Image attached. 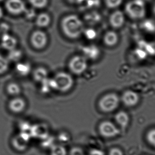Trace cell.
<instances>
[{
    "instance_id": "1",
    "label": "cell",
    "mask_w": 155,
    "mask_h": 155,
    "mask_svg": "<svg viewBox=\"0 0 155 155\" xmlns=\"http://www.w3.org/2000/svg\"><path fill=\"white\" fill-rule=\"evenodd\" d=\"M61 28L65 35L70 39L79 38L84 30L82 20L74 15L65 17L61 21Z\"/></svg>"
},
{
    "instance_id": "2",
    "label": "cell",
    "mask_w": 155,
    "mask_h": 155,
    "mask_svg": "<svg viewBox=\"0 0 155 155\" xmlns=\"http://www.w3.org/2000/svg\"><path fill=\"white\" fill-rule=\"evenodd\" d=\"M125 11L130 18L134 20L142 19L146 15V8L142 0H131L126 4Z\"/></svg>"
},
{
    "instance_id": "3",
    "label": "cell",
    "mask_w": 155,
    "mask_h": 155,
    "mask_svg": "<svg viewBox=\"0 0 155 155\" xmlns=\"http://www.w3.org/2000/svg\"><path fill=\"white\" fill-rule=\"evenodd\" d=\"M120 103V97L116 94L108 93L99 99L98 107L103 112L110 113L118 108Z\"/></svg>"
},
{
    "instance_id": "4",
    "label": "cell",
    "mask_w": 155,
    "mask_h": 155,
    "mask_svg": "<svg viewBox=\"0 0 155 155\" xmlns=\"http://www.w3.org/2000/svg\"><path fill=\"white\" fill-rule=\"evenodd\" d=\"M56 82V91L65 93L73 87V79L71 75L64 72L57 73L54 78Z\"/></svg>"
},
{
    "instance_id": "5",
    "label": "cell",
    "mask_w": 155,
    "mask_h": 155,
    "mask_svg": "<svg viewBox=\"0 0 155 155\" xmlns=\"http://www.w3.org/2000/svg\"><path fill=\"white\" fill-rule=\"evenodd\" d=\"M98 131L103 137L113 138L120 134V130L114 123L110 121H103L98 125Z\"/></svg>"
},
{
    "instance_id": "6",
    "label": "cell",
    "mask_w": 155,
    "mask_h": 155,
    "mask_svg": "<svg viewBox=\"0 0 155 155\" xmlns=\"http://www.w3.org/2000/svg\"><path fill=\"white\" fill-rule=\"evenodd\" d=\"M88 67L87 58L84 56H74L69 63V69L72 73L80 75L86 70Z\"/></svg>"
},
{
    "instance_id": "7",
    "label": "cell",
    "mask_w": 155,
    "mask_h": 155,
    "mask_svg": "<svg viewBox=\"0 0 155 155\" xmlns=\"http://www.w3.org/2000/svg\"><path fill=\"white\" fill-rule=\"evenodd\" d=\"M30 41L34 48L41 50L45 47L48 43V37L41 30H36L32 32L30 37Z\"/></svg>"
},
{
    "instance_id": "8",
    "label": "cell",
    "mask_w": 155,
    "mask_h": 155,
    "mask_svg": "<svg viewBox=\"0 0 155 155\" xmlns=\"http://www.w3.org/2000/svg\"><path fill=\"white\" fill-rule=\"evenodd\" d=\"M5 5L7 11L14 15L24 13L26 9V5L22 0H7Z\"/></svg>"
},
{
    "instance_id": "9",
    "label": "cell",
    "mask_w": 155,
    "mask_h": 155,
    "mask_svg": "<svg viewBox=\"0 0 155 155\" xmlns=\"http://www.w3.org/2000/svg\"><path fill=\"white\" fill-rule=\"evenodd\" d=\"M123 103L129 107L136 106L140 101V96L138 93L131 90H127L124 92L121 97Z\"/></svg>"
},
{
    "instance_id": "10",
    "label": "cell",
    "mask_w": 155,
    "mask_h": 155,
    "mask_svg": "<svg viewBox=\"0 0 155 155\" xmlns=\"http://www.w3.org/2000/svg\"><path fill=\"white\" fill-rule=\"evenodd\" d=\"M125 17L122 11L117 10L114 11L109 17V23L112 28L119 29L124 25Z\"/></svg>"
},
{
    "instance_id": "11",
    "label": "cell",
    "mask_w": 155,
    "mask_h": 155,
    "mask_svg": "<svg viewBox=\"0 0 155 155\" xmlns=\"http://www.w3.org/2000/svg\"><path fill=\"white\" fill-rule=\"evenodd\" d=\"M26 106V101L20 97L14 98L9 103V109L15 113H20L23 112Z\"/></svg>"
},
{
    "instance_id": "12",
    "label": "cell",
    "mask_w": 155,
    "mask_h": 155,
    "mask_svg": "<svg viewBox=\"0 0 155 155\" xmlns=\"http://www.w3.org/2000/svg\"><path fill=\"white\" fill-rule=\"evenodd\" d=\"M115 121L119 127L122 129L125 130L129 124L130 118L127 112L120 111L115 114Z\"/></svg>"
},
{
    "instance_id": "13",
    "label": "cell",
    "mask_w": 155,
    "mask_h": 155,
    "mask_svg": "<svg viewBox=\"0 0 155 155\" xmlns=\"http://www.w3.org/2000/svg\"><path fill=\"white\" fill-rule=\"evenodd\" d=\"M1 44L3 48L8 51H10L16 48L17 40L15 37L9 35L8 33L3 34L1 39Z\"/></svg>"
},
{
    "instance_id": "14",
    "label": "cell",
    "mask_w": 155,
    "mask_h": 155,
    "mask_svg": "<svg viewBox=\"0 0 155 155\" xmlns=\"http://www.w3.org/2000/svg\"><path fill=\"white\" fill-rule=\"evenodd\" d=\"M103 41L104 44L108 47H113L118 43L119 36L114 31H108L104 36Z\"/></svg>"
},
{
    "instance_id": "15",
    "label": "cell",
    "mask_w": 155,
    "mask_h": 155,
    "mask_svg": "<svg viewBox=\"0 0 155 155\" xmlns=\"http://www.w3.org/2000/svg\"><path fill=\"white\" fill-rule=\"evenodd\" d=\"M51 21L50 15L48 13H41L36 17V25L41 28H45L49 26Z\"/></svg>"
},
{
    "instance_id": "16",
    "label": "cell",
    "mask_w": 155,
    "mask_h": 155,
    "mask_svg": "<svg viewBox=\"0 0 155 155\" xmlns=\"http://www.w3.org/2000/svg\"><path fill=\"white\" fill-rule=\"evenodd\" d=\"M33 76L36 81L41 82L48 78V72L47 70L43 67H39L35 70Z\"/></svg>"
},
{
    "instance_id": "17",
    "label": "cell",
    "mask_w": 155,
    "mask_h": 155,
    "mask_svg": "<svg viewBox=\"0 0 155 155\" xmlns=\"http://www.w3.org/2000/svg\"><path fill=\"white\" fill-rule=\"evenodd\" d=\"M98 49L94 45L87 46L82 49L84 57L90 59L96 58L98 55Z\"/></svg>"
},
{
    "instance_id": "18",
    "label": "cell",
    "mask_w": 155,
    "mask_h": 155,
    "mask_svg": "<svg viewBox=\"0 0 155 155\" xmlns=\"http://www.w3.org/2000/svg\"><path fill=\"white\" fill-rule=\"evenodd\" d=\"M41 84V89L45 93H48L52 90H56V82L55 81L54 78H46L44 80Z\"/></svg>"
},
{
    "instance_id": "19",
    "label": "cell",
    "mask_w": 155,
    "mask_h": 155,
    "mask_svg": "<svg viewBox=\"0 0 155 155\" xmlns=\"http://www.w3.org/2000/svg\"><path fill=\"white\" fill-rule=\"evenodd\" d=\"M15 69L19 75L25 77L30 73L31 67L29 63H18L16 65Z\"/></svg>"
},
{
    "instance_id": "20",
    "label": "cell",
    "mask_w": 155,
    "mask_h": 155,
    "mask_svg": "<svg viewBox=\"0 0 155 155\" xmlns=\"http://www.w3.org/2000/svg\"><path fill=\"white\" fill-rule=\"evenodd\" d=\"M9 51L8 56V60L11 61L13 62H18L21 59L23 54L21 50L17 49L15 48L13 50H10Z\"/></svg>"
},
{
    "instance_id": "21",
    "label": "cell",
    "mask_w": 155,
    "mask_h": 155,
    "mask_svg": "<svg viewBox=\"0 0 155 155\" xmlns=\"http://www.w3.org/2000/svg\"><path fill=\"white\" fill-rule=\"evenodd\" d=\"M7 91L9 95L15 96L20 93L21 88L18 84L15 82H12L8 85Z\"/></svg>"
},
{
    "instance_id": "22",
    "label": "cell",
    "mask_w": 155,
    "mask_h": 155,
    "mask_svg": "<svg viewBox=\"0 0 155 155\" xmlns=\"http://www.w3.org/2000/svg\"><path fill=\"white\" fill-rule=\"evenodd\" d=\"M51 155H67V149L62 145H54L51 149Z\"/></svg>"
},
{
    "instance_id": "23",
    "label": "cell",
    "mask_w": 155,
    "mask_h": 155,
    "mask_svg": "<svg viewBox=\"0 0 155 155\" xmlns=\"http://www.w3.org/2000/svg\"><path fill=\"white\" fill-rule=\"evenodd\" d=\"M8 59L0 54V74L5 73L9 69Z\"/></svg>"
},
{
    "instance_id": "24",
    "label": "cell",
    "mask_w": 155,
    "mask_h": 155,
    "mask_svg": "<svg viewBox=\"0 0 155 155\" xmlns=\"http://www.w3.org/2000/svg\"><path fill=\"white\" fill-rule=\"evenodd\" d=\"M29 2L35 8L43 9L48 5V0H29Z\"/></svg>"
},
{
    "instance_id": "25",
    "label": "cell",
    "mask_w": 155,
    "mask_h": 155,
    "mask_svg": "<svg viewBox=\"0 0 155 155\" xmlns=\"http://www.w3.org/2000/svg\"><path fill=\"white\" fill-rule=\"evenodd\" d=\"M106 6L109 9H116L122 3L123 0H104Z\"/></svg>"
},
{
    "instance_id": "26",
    "label": "cell",
    "mask_w": 155,
    "mask_h": 155,
    "mask_svg": "<svg viewBox=\"0 0 155 155\" xmlns=\"http://www.w3.org/2000/svg\"><path fill=\"white\" fill-rule=\"evenodd\" d=\"M146 139L151 146L155 148V128L150 130L147 133Z\"/></svg>"
},
{
    "instance_id": "27",
    "label": "cell",
    "mask_w": 155,
    "mask_h": 155,
    "mask_svg": "<svg viewBox=\"0 0 155 155\" xmlns=\"http://www.w3.org/2000/svg\"><path fill=\"white\" fill-rule=\"evenodd\" d=\"M24 13L25 14L26 17L28 19H32L36 17V12L35 11L34 9L32 8H30L29 9L26 8V10L25 11Z\"/></svg>"
},
{
    "instance_id": "28",
    "label": "cell",
    "mask_w": 155,
    "mask_h": 155,
    "mask_svg": "<svg viewBox=\"0 0 155 155\" xmlns=\"http://www.w3.org/2000/svg\"><path fill=\"white\" fill-rule=\"evenodd\" d=\"M84 32L87 38L89 39L95 38L96 32L92 29H88L87 30H84Z\"/></svg>"
},
{
    "instance_id": "29",
    "label": "cell",
    "mask_w": 155,
    "mask_h": 155,
    "mask_svg": "<svg viewBox=\"0 0 155 155\" xmlns=\"http://www.w3.org/2000/svg\"><path fill=\"white\" fill-rule=\"evenodd\" d=\"M108 155H124V153L121 149L113 148L109 151Z\"/></svg>"
},
{
    "instance_id": "30",
    "label": "cell",
    "mask_w": 155,
    "mask_h": 155,
    "mask_svg": "<svg viewBox=\"0 0 155 155\" xmlns=\"http://www.w3.org/2000/svg\"><path fill=\"white\" fill-rule=\"evenodd\" d=\"M88 155H105V153L101 149H94L89 153Z\"/></svg>"
},
{
    "instance_id": "31",
    "label": "cell",
    "mask_w": 155,
    "mask_h": 155,
    "mask_svg": "<svg viewBox=\"0 0 155 155\" xmlns=\"http://www.w3.org/2000/svg\"><path fill=\"white\" fill-rule=\"evenodd\" d=\"M71 155H85L83 151L80 148H74L71 152Z\"/></svg>"
},
{
    "instance_id": "32",
    "label": "cell",
    "mask_w": 155,
    "mask_h": 155,
    "mask_svg": "<svg viewBox=\"0 0 155 155\" xmlns=\"http://www.w3.org/2000/svg\"><path fill=\"white\" fill-rule=\"evenodd\" d=\"M9 27L8 25L6 24H2L0 26V31H2L3 34L8 33L9 30Z\"/></svg>"
},
{
    "instance_id": "33",
    "label": "cell",
    "mask_w": 155,
    "mask_h": 155,
    "mask_svg": "<svg viewBox=\"0 0 155 155\" xmlns=\"http://www.w3.org/2000/svg\"><path fill=\"white\" fill-rule=\"evenodd\" d=\"M149 52L151 53L153 55H155V41H153L149 44Z\"/></svg>"
},
{
    "instance_id": "34",
    "label": "cell",
    "mask_w": 155,
    "mask_h": 155,
    "mask_svg": "<svg viewBox=\"0 0 155 155\" xmlns=\"http://www.w3.org/2000/svg\"><path fill=\"white\" fill-rule=\"evenodd\" d=\"M70 3L73 5H79L81 4L83 2H84V0H67Z\"/></svg>"
},
{
    "instance_id": "35",
    "label": "cell",
    "mask_w": 155,
    "mask_h": 155,
    "mask_svg": "<svg viewBox=\"0 0 155 155\" xmlns=\"http://www.w3.org/2000/svg\"><path fill=\"white\" fill-rule=\"evenodd\" d=\"M3 15V12L2 9L0 7V19L2 18Z\"/></svg>"
},
{
    "instance_id": "36",
    "label": "cell",
    "mask_w": 155,
    "mask_h": 155,
    "mask_svg": "<svg viewBox=\"0 0 155 155\" xmlns=\"http://www.w3.org/2000/svg\"><path fill=\"white\" fill-rule=\"evenodd\" d=\"M153 14L155 15V3L153 5Z\"/></svg>"
},
{
    "instance_id": "37",
    "label": "cell",
    "mask_w": 155,
    "mask_h": 155,
    "mask_svg": "<svg viewBox=\"0 0 155 155\" xmlns=\"http://www.w3.org/2000/svg\"><path fill=\"white\" fill-rule=\"evenodd\" d=\"M3 0H0V2H1V1H2Z\"/></svg>"
}]
</instances>
